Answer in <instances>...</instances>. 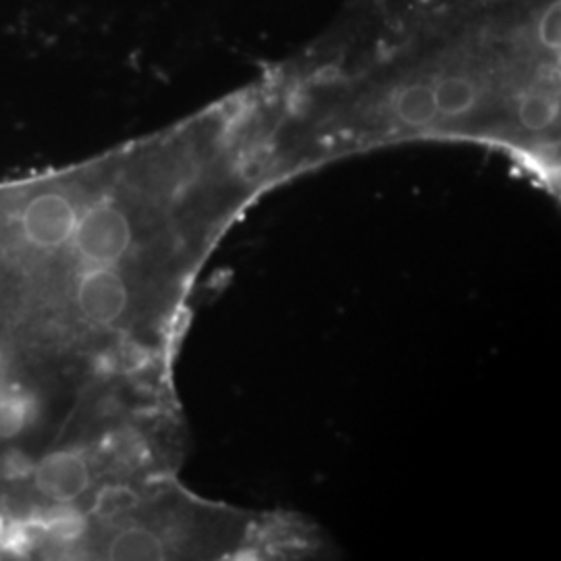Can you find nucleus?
I'll return each instance as SVG.
<instances>
[{"instance_id": "f257e3e1", "label": "nucleus", "mask_w": 561, "mask_h": 561, "mask_svg": "<svg viewBox=\"0 0 561 561\" xmlns=\"http://www.w3.org/2000/svg\"><path fill=\"white\" fill-rule=\"evenodd\" d=\"M73 243L83 261L90 264H115L131 248V222L113 204L90 206L76 225Z\"/></svg>"}, {"instance_id": "f03ea898", "label": "nucleus", "mask_w": 561, "mask_h": 561, "mask_svg": "<svg viewBox=\"0 0 561 561\" xmlns=\"http://www.w3.org/2000/svg\"><path fill=\"white\" fill-rule=\"evenodd\" d=\"M78 208L69 194L60 190H42L27 198L21 210V229L25 240L42 250H55L73 238Z\"/></svg>"}, {"instance_id": "7ed1b4c3", "label": "nucleus", "mask_w": 561, "mask_h": 561, "mask_svg": "<svg viewBox=\"0 0 561 561\" xmlns=\"http://www.w3.org/2000/svg\"><path fill=\"white\" fill-rule=\"evenodd\" d=\"M81 314L94 324L119 321L129 306V291L113 264H92L78 283Z\"/></svg>"}, {"instance_id": "20e7f679", "label": "nucleus", "mask_w": 561, "mask_h": 561, "mask_svg": "<svg viewBox=\"0 0 561 561\" xmlns=\"http://www.w3.org/2000/svg\"><path fill=\"white\" fill-rule=\"evenodd\" d=\"M88 461L76 451L48 454L36 466L34 484L46 500L69 503L78 500L90 486Z\"/></svg>"}, {"instance_id": "39448f33", "label": "nucleus", "mask_w": 561, "mask_h": 561, "mask_svg": "<svg viewBox=\"0 0 561 561\" xmlns=\"http://www.w3.org/2000/svg\"><path fill=\"white\" fill-rule=\"evenodd\" d=\"M108 558L121 561H157L164 558L161 537L148 528H125L108 545Z\"/></svg>"}, {"instance_id": "423d86ee", "label": "nucleus", "mask_w": 561, "mask_h": 561, "mask_svg": "<svg viewBox=\"0 0 561 561\" xmlns=\"http://www.w3.org/2000/svg\"><path fill=\"white\" fill-rule=\"evenodd\" d=\"M34 419V403L15 387L0 385V442L20 437Z\"/></svg>"}, {"instance_id": "0eeeda50", "label": "nucleus", "mask_w": 561, "mask_h": 561, "mask_svg": "<svg viewBox=\"0 0 561 561\" xmlns=\"http://www.w3.org/2000/svg\"><path fill=\"white\" fill-rule=\"evenodd\" d=\"M398 115L410 125H424L437 115V102H435V90L414 83L405 88L398 101Z\"/></svg>"}, {"instance_id": "6e6552de", "label": "nucleus", "mask_w": 561, "mask_h": 561, "mask_svg": "<svg viewBox=\"0 0 561 561\" xmlns=\"http://www.w3.org/2000/svg\"><path fill=\"white\" fill-rule=\"evenodd\" d=\"M27 294V277L20 262L0 254V314H11L18 310Z\"/></svg>"}, {"instance_id": "1a4fd4ad", "label": "nucleus", "mask_w": 561, "mask_h": 561, "mask_svg": "<svg viewBox=\"0 0 561 561\" xmlns=\"http://www.w3.org/2000/svg\"><path fill=\"white\" fill-rule=\"evenodd\" d=\"M477 101V90L468 80L461 78H449L443 80L437 90H435V102L437 111L443 115H461L466 113Z\"/></svg>"}, {"instance_id": "9d476101", "label": "nucleus", "mask_w": 561, "mask_h": 561, "mask_svg": "<svg viewBox=\"0 0 561 561\" xmlns=\"http://www.w3.org/2000/svg\"><path fill=\"white\" fill-rule=\"evenodd\" d=\"M44 526L50 537L60 539V541H73L83 535L85 520L80 512H76L71 507H57V510L48 512Z\"/></svg>"}, {"instance_id": "9b49d317", "label": "nucleus", "mask_w": 561, "mask_h": 561, "mask_svg": "<svg viewBox=\"0 0 561 561\" xmlns=\"http://www.w3.org/2000/svg\"><path fill=\"white\" fill-rule=\"evenodd\" d=\"M136 503H138V497L134 491H129L125 486H106L96 497L94 514L104 520L115 518V516L125 514L127 510H131Z\"/></svg>"}, {"instance_id": "f8f14e48", "label": "nucleus", "mask_w": 561, "mask_h": 561, "mask_svg": "<svg viewBox=\"0 0 561 561\" xmlns=\"http://www.w3.org/2000/svg\"><path fill=\"white\" fill-rule=\"evenodd\" d=\"M520 121L533 131L545 129L553 123V104L542 96H530L520 104Z\"/></svg>"}, {"instance_id": "ddd939ff", "label": "nucleus", "mask_w": 561, "mask_h": 561, "mask_svg": "<svg viewBox=\"0 0 561 561\" xmlns=\"http://www.w3.org/2000/svg\"><path fill=\"white\" fill-rule=\"evenodd\" d=\"M541 38L549 48H560V4L558 2L542 18Z\"/></svg>"}]
</instances>
